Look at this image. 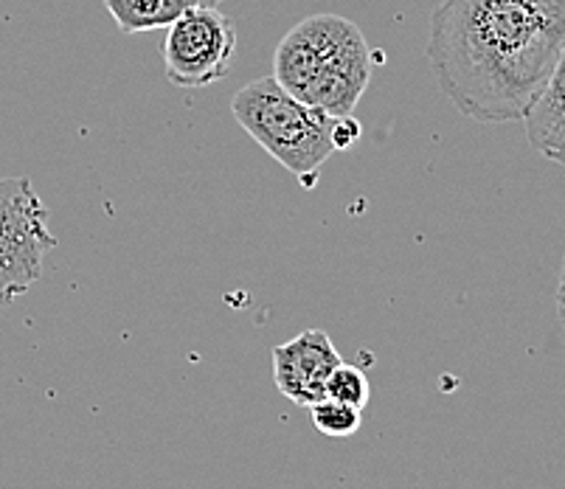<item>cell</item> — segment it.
Masks as SVG:
<instances>
[{"label":"cell","mask_w":565,"mask_h":489,"mask_svg":"<svg viewBox=\"0 0 565 489\" xmlns=\"http://www.w3.org/2000/svg\"><path fill=\"white\" fill-rule=\"evenodd\" d=\"M565 51V0H441L428 65L450 105L479 125L523 121Z\"/></svg>","instance_id":"1"},{"label":"cell","mask_w":565,"mask_h":489,"mask_svg":"<svg viewBox=\"0 0 565 489\" xmlns=\"http://www.w3.org/2000/svg\"><path fill=\"white\" fill-rule=\"evenodd\" d=\"M231 113L245 132L287 172L312 189L332 156V116L305 105L276 79H254L236 91Z\"/></svg>","instance_id":"2"},{"label":"cell","mask_w":565,"mask_h":489,"mask_svg":"<svg viewBox=\"0 0 565 489\" xmlns=\"http://www.w3.org/2000/svg\"><path fill=\"white\" fill-rule=\"evenodd\" d=\"M56 248L49 209L29 178H0V307L43 279L45 254Z\"/></svg>","instance_id":"3"},{"label":"cell","mask_w":565,"mask_h":489,"mask_svg":"<svg viewBox=\"0 0 565 489\" xmlns=\"http://www.w3.org/2000/svg\"><path fill=\"white\" fill-rule=\"evenodd\" d=\"M236 51V25L217 7H194L174 20L163 40V68L174 87L220 82Z\"/></svg>","instance_id":"4"},{"label":"cell","mask_w":565,"mask_h":489,"mask_svg":"<svg viewBox=\"0 0 565 489\" xmlns=\"http://www.w3.org/2000/svg\"><path fill=\"white\" fill-rule=\"evenodd\" d=\"M338 363H341V354L330 334L323 329H307L274 349L276 389L290 403L310 408L327 396V380Z\"/></svg>","instance_id":"5"},{"label":"cell","mask_w":565,"mask_h":489,"mask_svg":"<svg viewBox=\"0 0 565 489\" xmlns=\"http://www.w3.org/2000/svg\"><path fill=\"white\" fill-rule=\"evenodd\" d=\"M526 138L532 149H537L543 158L565 167V51L554 65L546 87L529 107Z\"/></svg>","instance_id":"6"},{"label":"cell","mask_w":565,"mask_h":489,"mask_svg":"<svg viewBox=\"0 0 565 489\" xmlns=\"http://www.w3.org/2000/svg\"><path fill=\"white\" fill-rule=\"evenodd\" d=\"M194 7H200V0H105V9L125 34L169 29Z\"/></svg>","instance_id":"7"},{"label":"cell","mask_w":565,"mask_h":489,"mask_svg":"<svg viewBox=\"0 0 565 489\" xmlns=\"http://www.w3.org/2000/svg\"><path fill=\"white\" fill-rule=\"evenodd\" d=\"M310 416L312 425H316L323 436H330V439H349V436L358 434V427H361V408L338 403V400H330V396H323L321 403L310 405Z\"/></svg>","instance_id":"8"},{"label":"cell","mask_w":565,"mask_h":489,"mask_svg":"<svg viewBox=\"0 0 565 489\" xmlns=\"http://www.w3.org/2000/svg\"><path fill=\"white\" fill-rule=\"evenodd\" d=\"M327 396L363 411L369 405V396H372V385H369V378L363 374V369L349 365L341 360V363L332 369L330 380H327Z\"/></svg>","instance_id":"9"},{"label":"cell","mask_w":565,"mask_h":489,"mask_svg":"<svg viewBox=\"0 0 565 489\" xmlns=\"http://www.w3.org/2000/svg\"><path fill=\"white\" fill-rule=\"evenodd\" d=\"M361 136H363V127L354 116L332 118V147H335V152L352 149L354 143L361 141Z\"/></svg>","instance_id":"10"},{"label":"cell","mask_w":565,"mask_h":489,"mask_svg":"<svg viewBox=\"0 0 565 489\" xmlns=\"http://www.w3.org/2000/svg\"><path fill=\"white\" fill-rule=\"evenodd\" d=\"M554 301H557V318L565 329V259H563V270H559V285H557V296H554Z\"/></svg>","instance_id":"11"}]
</instances>
